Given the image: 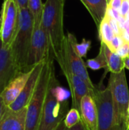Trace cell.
Returning <instances> with one entry per match:
<instances>
[{
  "label": "cell",
  "instance_id": "obj_3",
  "mask_svg": "<svg viewBox=\"0 0 129 130\" xmlns=\"http://www.w3.org/2000/svg\"><path fill=\"white\" fill-rule=\"evenodd\" d=\"M59 84L56 76L55 69L49 79L48 91L37 130H54L64 120L68 109V100H64L57 94V86Z\"/></svg>",
  "mask_w": 129,
  "mask_h": 130
},
{
  "label": "cell",
  "instance_id": "obj_8",
  "mask_svg": "<svg viewBox=\"0 0 129 130\" xmlns=\"http://www.w3.org/2000/svg\"><path fill=\"white\" fill-rule=\"evenodd\" d=\"M56 61L58 63L60 62H65L69 66L72 72L81 78L85 82V83L87 85V86L92 91L94 90L96 86L90 80L89 73L87 69V67L86 66V63L83 61L82 58L80 57L75 52L67 35H65L63 42L60 56L58 57V59H56Z\"/></svg>",
  "mask_w": 129,
  "mask_h": 130
},
{
  "label": "cell",
  "instance_id": "obj_31",
  "mask_svg": "<svg viewBox=\"0 0 129 130\" xmlns=\"http://www.w3.org/2000/svg\"><path fill=\"white\" fill-rule=\"evenodd\" d=\"M54 130H67V127H66L65 125L64 120H62V121L56 126V128Z\"/></svg>",
  "mask_w": 129,
  "mask_h": 130
},
{
  "label": "cell",
  "instance_id": "obj_30",
  "mask_svg": "<svg viewBox=\"0 0 129 130\" xmlns=\"http://www.w3.org/2000/svg\"><path fill=\"white\" fill-rule=\"evenodd\" d=\"M67 130H86L85 128L84 127L81 121L80 123H78V124H76L75 126L71 127V128H69V129H67Z\"/></svg>",
  "mask_w": 129,
  "mask_h": 130
},
{
  "label": "cell",
  "instance_id": "obj_24",
  "mask_svg": "<svg viewBox=\"0 0 129 130\" xmlns=\"http://www.w3.org/2000/svg\"><path fill=\"white\" fill-rule=\"evenodd\" d=\"M116 53L123 59L129 57V44L124 43L123 45L116 51Z\"/></svg>",
  "mask_w": 129,
  "mask_h": 130
},
{
  "label": "cell",
  "instance_id": "obj_5",
  "mask_svg": "<svg viewBox=\"0 0 129 130\" xmlns=\"http://www.w3.org/2000/svg\"><path fill=\"white\" fill-rule=\"evenodd\" d=\"M111 92L116 123L124 130L127 129V110L129 104V88L125 71L110 73L107 86Z\"/></svg>",
  "mask_w": 129,
  "mask_h": 130
},
{
  "label": "cell",
  "instance_id": "obj_34",
  "mask_svg": "<svg viewBox=\"0 0 129 130\" xmlns=\"http://www.w3.org/2000/svg\"><path fill=\"white\" fill-rule=\"evenodd\" d=\"M127 130H129V124H128V128H127Z\"/></svg>",
  "mask_w": 129,
  "mask_h": 130
},
{
  "label": "cell",
  "instance_id": "obj_10",
  "mask_svg": "<svg viewBox=\"0 0 129 130\" xmlns=\"http://www.w3.org/2000/svg\"><path fill=\"white\" fill-rule=\"evenodd\" d=\"M58 64L69 86L72 101L71 107L75 108L78 111H80L81 102L82 98L87 94L92 95L93 91L89 88L87 85L81 78L72 72L69 66L65 62H60Z\"/></svg>",
  "mask_w": 129,
  "mask_h": 130
},
{
  "label": "cell",
  "instance_id": "obj_22",
  "mask_svg": "<svg viewBox=\"0 0 129 130\" xmlns=\"http://www.w3.org/2000/svg\"><path fill=\"white\" fill-rule=\"evenodd\" d=\"M81 120V119L80 112L77 109L71 107L67 113L64 119V123L67 129H69L75 126L78 123H80Z\"/></svg>",
  "mask_w": 129,
  "mask_h": 130
},
{
  "label": "cell",
  "instance_id": "obj_29",
  "mask_svg": "<svg viewBox=\"0 0 129 130\" xmlns=\"http://www.w3.org/2000/svg\"><path fill=\"white\" fill-rule=\"evenodd\" d=\"M16 2H17V4L18 5L19 10L27 8L28 0H16Z\"/></svg>",
  "mask_w": 129,
  "mask_h": 130
},
{
  "label": "cell",
  "instance_id": "obj_18",
  "mask_svg": "<svg viewBox=\"0 0 129 130\" xmlns=\"http://www.w3.org/2000/svg\"><path fill=\"white\" fill-rule=\"evenodd\" d=\"M98 34L100 42L106 45L109 44L116 36V34L106 15L105 16L104 19L103 20L98 28Z\"/></svg>",
  "mask_w": 129,
  "mask_h": 130
},
{
  "label": "cell",
  "instance_id": "obj_1",
  "mask_svg": "<svg viewBox=\"0 0 129 130\" xmlns=\"http://www.w3.org/2000/svg\"><path fill=\"white\" fill-rule=\"evenodd\" d=\"M65 0H46L44 3L41 25L46 34L49 50L55 60L60 56L65 37L63 27Z\"/></svg>",
  "mask_w": 129,
  "mask_h": 130
},
{
  "label": "cell",
  "instance_id": "obj_21",
  "mask_svg": "<svg viewBox=\"0 0 129 130\" xmlns=\"http://www.w3.org/2000/svg\"><path fill=\"white\" fill-rule=\"evenodd\" d=\"M86 66L87 68L94 71L100 70L101 69H105L106 70H107V62L102 47L100 48L99 54L96 57L87 60Z\"/></svg>",
  "mask_w": 129,
  "mask_h": 130
},
{
  "label": "cell",
  "instance_id": "obj_9",
  "mask_svg": "<svg viewBox=\"0 0 129 130\" xmlns=\"http://www.w3.org/2000/svg\"><path fill=\"white\" fill-rule=\"evenodd\" d=\"M49 51L48 38L42 25L33 27L27 60L28 70H31L35 66L43 62Z\"/></svg>",
  "mask_w": 129,
  "mask_h": 130
},
{
  "label": "cell",
  "instance_id": "obj_32",
  "mask_svg": "<svg viewBox=\"0 0 129 130\" xmlns=\"http://www.w3.org/2000/svg\"><path fill=\"white\" fill-rule=\"evenodd\" d=\"M125 19V25L129 27V11L128 13L127 14V15H126Z\"/></svg>",
  "mask_w": 129,
  "mask_h": 130
},
{
  "label": "cell",
  "instance_id": "obj_26",
  "mask_svg": "<svg viewBox=\"0 0 129 130\" xmlns=\"http://www.w3.org/2000/svg\"><path fill=\"white\" fill-rule=\"evenodd\" d=\"M123 0H110L109 4H108V7L113 9H115L116 11H119L121 5L122 4Z\"/></svg>",
  "mask_w": 129,
  "mask_h": 130
},
{
  "label": "cell",
  "instance_id": "obj_11",
  "mask_svg": "<svg viewBox=\"0 0 129 130\" xmlns=\"http://www.w3.org/2000/svg\"><path fill=\"white\" fill-rule=\"evenodd\" d=\"M19 70L14 62L10 48H6L0 37V94Z\"/></svg>",
  "mask_w": 129,
  "mask_h": 130
},
{
  "label": "cell",
  "instance_id": "obj_4",
  "mask_svg": "<svg viewBox=\"0 0 129 130\" xmlns=\"http://www.w3.org/2000/svg\"><path fill=\"white\" fill-rule=\"evenodd\" d=\"M33 32V19L28 8L19 10L18 27L10 49L14 62L20 72L30 70L27 69L29 50Z\"/></svg>",
  "mask_w": 129,
  "mask_h": 130
},
{
  "label": "cell",
  "instance_id": "obj_6",
  "mask_svg": "<svg viewBox=\"0 0 129 130\" xmlns=\"http://www.w3.org/2000/svg\"><path fill=\"white\" fill-rule=\"evenodd\" d=\"M91 96L97 108L98 130H124L116 123L112 95L109 88H100L96 86Z\"/></svg>",
  "mask_w": 129,
  "mask_h": 130
},
{
  "label": "cell",
  "instance_id": "obj_14",
  "mask_svg": "<svg viewBox=\"0 0 129 130\" xmlns=\"http://www.w3.org/2000/svg\"><path fill=\"white\" fill-rule=\"evenodd\" d=\"M31 70L26 72H19L9 82L0 94L7 107L11 105L19 97L29 78Z\"/></svg>",
  "mask_w": 129,
  "mask_h": 130
},
{
  "label": "cell",
  "instance_id": "obj_13",
  "mask_svg": "<svg viewBox=\"0 0 129 130\" xmlns=\"http://www.w3.org/2000/svg\"><path fill=\"white\" fill-rule=\"evenodd\" d=\"M81 123L86 130H98V112L94 99L90 94L85 95L81 102Z\"/></svg>",
  "mask_w": 129,
  "mask_h": 130
},
{
  "label": "cell",
  "instance_id": "obj_20",
  "mask_svg": "<svg viewBox=\"0 0 129 130\" xmlns=\"http://www.w3.org/2000/svg\"><path fill=\"white\" fill-rule=\"evenodd\" d=\"M67 36L71 43V46L75 52L81 58L87 56V54L91 47V41L87 40L86 39H83L82 41L79 43H78L77 38L74 34L71 33H68Z\"/></svg>",
  "mask_w": 129,
  "mask_h": 130
},
{
  "label": "cell",
  "instance_id": "obj_16",
  "mask_svg": "<svg viewBox=\"0 0 129 130\" xmlns=\"http://www.w3.org/2000/svg\"><path fill=\"white\" fill-rule=\"evenodd\" d=\"M94 19L97 29L104 19L108 8L107 0H80Z\"/></svg>",
  "mask_w": 129,
  "mask_h": 130
},
{
  "label": "cell",
  "instance_id": "obj_2",
  "mask_svg": "<svg viewBox=\"0 0 129 130\" xmlns=\"http://www.w3.org/2000/svg\"><path fill=\"white\" fill-rule=\"evenodd\" d=\"M54 61V56L51 51H49L44 60L43 66L34 92L27 107L25 130H37L38 129L48 91L51 73L55 69Z\"/></svg>",
  "mask_w": 129,
  "mask_h": 130
},
{
  "label": "cell",
  "instance_id": "obj_19",
  "mask_svg": "<svg viewBox=\"0 0 129 130\" xmlns=\"http://www.w3.org/2000/svg\"><path fill=\"white\" fill-rule=\"evenodd\" d=\"M43 7L44 4H43L42 0H28L27 8L33 17V27L41 25Z\"/></svg>",
  "mask_w": 129,
  "mask_h": 130
},
{
  "label": "cell",
  "instance_id": "obj_12",
  "mask_svg": "<svg viewBox=\"0 0 129 130\" xmlns=\"http://www.w3.org/2000/svg\"><path fill=\"white\" fill-rule=\"evenodd\" d=\"M43 63H44V61L37 64L32 69L29 78L24 89L22 90L21 94L17 98V100L11 105L8 107L11 110L14 111H18L27 107L30 102V100L36 88L39 77L40 75V73L43 66Z\"/></svg>",
  "mask_w": 129,
  "mask_h": 130
},
{
  "label": "cell",
  "instance_id": "obj_28",
  "mask_svg": "<svg viewBox=\"0 0 129 130\" xmlns=\"http://www.w3.org/2000/svg\"><path fill=\"white\" fill-rule=\"evenodd\" d=\"M7 108H8V107L5 104V103L3 101V99L0 95V120L2 118V117L4 116Z\"/></svg>",
  "mask_w": 129,
  "mask_h": 130
},
{
  "label": "cell",
  "instance_id": "obj_15",
  "mask_svg": "<svg viewBox=\"0 0 129 130\" xmlns=\"http://www.w3.org/2000/svg\"><path fill=\"white\" fill-rule=\"evenodd\" d=\"M27 107L14 111L8 107L0 120V130H25Z\"/></svg>",
  "mask_w": 129,
  "mask_h": 130
},
{
  "label": "cell",
  "instance_id": "obj_23",
  "mask_svg": "<svg viewBox=\"0 0 129 130\" xmlns=\"http://www.w3.org/2000/svg\"><path fill=\"white\" fill-rule=\"evenodd\" d=\"M124 40L122 37L121 35H116L115 37L112 40V41L107 44V46L113 51V52H115L116 53V51L119 50V47H121L123 43H124Z\"/></svg>",
  "mask_w": 129,
  "mask_h": 130
},
{
  "label": "cell",
  "instance_id": "obj_7",
  "mask_svg": "<svg viewBox=\"0 0 129 130\" xmlns=\"http://www.w3.org/2000/svg\"><path fill=\"white\" fill-rule=\"evenodd\" d=\"M19 21V8L16 0H5L0 16V37L3 45L10 48Z\"/></svg>",
  "mask_w": 129,
  "mask_h": 130
},
{
  "label": "cell",
  "instance_id": "obj_25",
  "mask_svg": "<svg viewBox=\"0 0 129 130\" xmlns=\"http://www.w3.org/2000/svg\"><path fill=\"white\" fill-rule=\"evenodd\" d=\"M129 11V0H123L122 4L121 5V8L119 11V14L121 15V17H122L123 18H125L127 14Z\"/></svg>",
  "mask_w": 129,
  "mask_h": 130
},
{
  "label": "cell",
  "instance_id": "obj_33",
  "mask_svg": "<svg viewBox=\"0 0 129 130\" xmlns=\"http://www.w3.org/2000/svg\"><path fill=\"white\" fill-rule=\"evenodd\" d=\"M127 123H128V126L129 124V104L128 107V110H127Z\"/></svg>",
  "mask_w": 129,
  "mask_h": 130
},
{
  "label": "cell",
  "instance_id": "obj_17",
  "mask_svg": "<svg viewBox=\"0 0 129 130\" xmlns=\"http://www.w3.org/2000/svg\"><path fill=\"white\" fill-rule=\"evenodd\" d=\"M100 47L103 48L107 62V70L110 73H119L125 69L124 59L116 53L113 52L106 44L100 43Z\"/></svg>",
  "mask_w": 129,
  "mask_h": 130
},
{
  "label": "cell",
  "instance_id": "obj_35",
  "mask_svg": "<svg viewBox=\"0 0 129 130\" xmlns=\"http://www.w3.org/2000/svg\"><path fill=\"white\" fill-rule=\"evenodd\" d=\"M109 1H110V0H107V2H108V4H109Z\"/></svg>",
  "mask_w": 129,
  "mask_h": 130
},
{
  "label": "cell",
  "instance_id": "obj_27",
  "mask_svg": "<svg viewBox=\"0 0 129 130\" xmlns=\"http://www.w3.org/2000/svg\"><path fill=\"white\" fill-rule=\"evenodd\" d=\"M121 36L124 40L125 43L129 44V27L125 25L122 28V32H121Z\"/></svg>",
  "mask_w": 129,
  "mask_h": 130
},
{
  "label": "cell",
  "instance_id": "obj_36",
  "mask_svg": "<svg viewBox=\"0 0 129 130\" xmlns=\"http://www.w3.org/2000/svg\"><path fill=\"white\" fill-rule=\"evenodd\" d=\"M4 1H5V0H4Z\"/></svg>",
  "mask_w": 129,
  "mask_h": 130
}]
</instances>
